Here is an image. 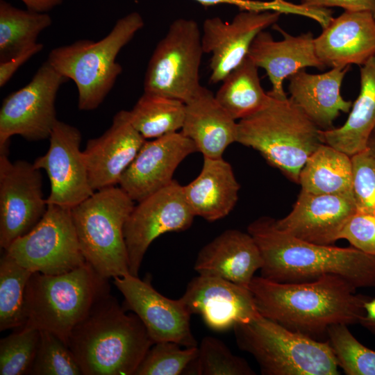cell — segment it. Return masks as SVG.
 Segmentation results:
<instances>
[{
  "instance_id": "3",
  "label": "cell",
  "mask_w": 375,
  "mask_h": 375,
  "mask_svg": "<svg viewBox=\"0 0 375 375\" xmlns=\"http://www.w3.org/2000/svg\"><path fill=\"white\" fill-rule=\"evenodd\" d=\"M154 343L110 293L72 331L67 345L84 375H135Z\"/></svg>"
},
{
  "instance_id": "4",
  "label": "cell",
  "mask_w": 375,
  "mask_h": 375,
  "mask_svg": "<svg viewBox=\"0 0 375 375\" xmlns=\"http://www.w3.org/2000/svg\"><path fill=\"white\" fill-rule=\"evenodd\" d=\"M321 130L290 97L270 96L262 108L238 122L237 142L258 151L299 183L306 160L324 143Z\"/></svg>"
},
{
  "instance_id": "22",
  "label": "cell",
  "mask_w": 375,
  "mask_h": 375,
  "mask_svg": "<svg viewBox=\"0 0 375 375\" xmlns=\"http://www.w3.org/2000/svg\"><path fill=\"white\" fill-rule=\"evenodd\" d=\"M317 57L326 67L362 65L375 54V17L369 12L344 11L331 18L315 38Z\"/></svg>"
},
{
  "instance_id": "37",
  "label": "cell",
  "mask_w": 375,
  "mask_h": 375,
  "mask_svg": "<svg viewBox=\"0 0 375 375\" xmlns=\"http://www.w3.org/2000/svg\"><path fill=\"white\" fill-rule=\"evenodd\" d=\"M174 342L154 343L135 375H179L185 372L198 353V346L181 349Z\"/></svg>"
},
{
  "instance_id": "39",
  "label": "cell",
  "mask_w": 375,
  "mask_h": 375,
  "mask_svg": "<svg viewBox=\"0 0 375 375\" xmlns=\"http://www.w3.org/2000/svg\"><path fill=\"white\" fill-rule=\"evenodd\" d=\"M338 239L347 240L353 247L375 255V215L356 212L347 221Z\"/></svg>"
},
{
  "instance_id": "34",
  "label": "cell",
  "mask_w": 375,
  "mask_h": 375,
  "mask_svg": "<svg viewBox=\"0 0 375 375\" xmlns=\"http://www.w3.org/2000/svg\"><path fill=\"white\" fill-rule=\"evenodd\" d=\"M188 369V374L198 375L255 374L244 358L234 355L222 341L212 336L201 340L197 356Z\"/></svg>"
},
{
  "instance_id": "31",
  "label": "cell",
  "mask_w": 375,
  "mask_h": 375,
  "mask_svg": "<svg viewBox=\"0 0 375 375\" xmlns=\"http://www.w3.org/2000/svg\"><path fill=\"white\" fill-rule=\"evenodd\" d=\"M185 112V103L180 100L144 92L128 115L144 138L155 139L181 130Z\"/></svg>"
},
{
  "instance_id": "5",
  "label": "cell",
  "mask_w": 375,
  "mask_h": 375,
  "mask_svg": "<svg viewBox=\"0 0 375 375\" xmlns=\"http://www.w3.org/2000/svg\"><path fill=\"white\" fill-rule=\"evenodd\" d=\"M109 291L108 279L87 262L60 274L34 272L25 291L24 325L51 332L67 344L74 328Z\"/></svg>"
},
{
  "instance_id": "11",
  "label": "cell",
  "mask_w": 375,
  "mask_h": 375,
  "mask_svg": "<svg viewBox=\"0 0 375 375\" xmlns=\"http://www.w3.org/2000/svg\"><path fill=\"white\" fill-rule=\"evenodd\" d=\"M67 81L46 60L28 84L3 99L0 109V152L8 151L13 135L31 141L49 138L58 121L56 95Z\"/></svg>"
},
{
  "instance_id": "28",
  "label": "cell",
  "mask_w": 375,
  "mask_h": 375,
  "mask_svg": "<svg viewBox=\"0 0 375 375\" xmlns=\"http://www.w3.org/2000/svg\"><path fill=\"white\" fill-rule=\"evenodd\" d=\"M299 183L308 192L353 197L351 156L323 143L306 160Z\"/></svg>"
},
{
  "instance_id": "30",
  "label": "cell",
  "mask_w": 375,
  "mask_h": 375,
  "mask_svg": "<svg viewBox=\"0 0 375 375\" xmlns=\"http://www.w3.org/2000/svg\"><path fill=\"white\" fill-rule=\"evenodd\" d=\"M46 12L22 10L0 1V62L8 60L35 44L39 35L51 26Z\"/></svg>"
},
{
  "instance_id": "10",
  "label": "cell",
  "mask_w": 375,
  "mask_h": 375,
  "mask_svg": "<svg viewBox=\"0 0 375 375\" xmlns=\"http://www.w3.org/2000/svg\"><path fill=\"white\" fill-rule=\"evenodd\" d=\"M5 253L32 272L56 275L86 262L82 253L71 208L49 204L40 219L16 239Z\"/></svg>"
},
{
  "instance_id": "35",
  "label": "cell",
  "mask_w": 375,
  "mask_h": 375,
  "mask_svg": "<svg viewBox=\"0 0 375 375\" xmlns=\"http://www.w3.org/2000/svg\"><path fill=\"white\" fill-rule=\"evenodd\" d=\"M40 330L24 325L0 341V374H29L36 354Z\"/></svg>"
},
{
  "instance_id": "17",
  "label": "cell",
  "mask_w": 375,
  "mask_h": 375,
  "mask_svg": "<svg viewBox=\"0 0 375 375\" xmlns=\"http://www.w3.org/2000/svg\"><path fill=\"white\" fill-rule=\"evenodd\" d=\"M181 298L192 314L199 315L216 331L233 328L260 315L248 288L217 276L199 274L188 283Z\"/></svg>"
},
{
  "instance_id": "25",
  "label": "cell",
  "mask_w": 375,
  "mask_h": 375,
  "mask_svg": "<svg viewBox=\"0 0 375 375\" xmlns=\"http://www.w3.org/2000/svg\"><path fill=\"white\" fill-rule=\"evenodd\" d=\"M349 67H333L319 74L303 69L288 78L290 98L322 130L334 128L335 119L341 112H349L352 107L353 103L340 94Z\"/></svg>"
},
{
  "instance_id": "20",
  "label": "cell",
  "mask_w": 375,
  "mask_h": 375,
  "mask_svg": "<svg viewBox=\"0 0 375 375\" xmlns=\"http://www.w3.org/2000/svg\"><path fill=\"white\" fill-rule=\"evenodd\" d=\"M145 140L130 122L128 110L116 113L109 128L101 136L89 140L83 151L93 190L118 184Z\"/></svg>"
},
{
  "instance_id": "33",
  "label": "cell",
  "mask_w": 375,
  "mask_h": 375,
  "mask_svg": "<svg viewBox=\"0 0 375 375\" xmlns=\"http://www.w3.org/2000/svg\"><path fill=\"white\" fill-rule=\"evenodd\" d=\"M328 342L338 367L347 375H375V351L360 343L348 325L336 324L327 329Z\"/></svg>"
},
{
  "instance_id": "36",
  "label": "cell",
  "mask_w": 375,
  "mask_h": 375,
  "mask_svg": "<svg viewBox=\"0 0 375 375\" xmlns=\"http://www.w3.org/2000/svg\"><path fill=\"white\" fill-rule=\"evenodd\" d=\"M29 374H83L68 345L56 335L45 330H40L37 351Z\"/></svg>"
},
{
  "instance_id": "29",
  "label": "cell",
  "mask_w": 375,
  "mask_h": 375,
  "mask_svg": "<svg viewBox=\"0 0 375 375\" xmlns=\"http://www.w3.org/2000/svg\"><path fill=\"white\" fill-rule=\"evenodd\" d=\"M222 83L215 95V99L235 120L256 113L270 98L262 88L258 67L247 56Z\"/></svg>"
},
{
  "instance_id": "24",
  "label": "cell",
  "mask_w": 375,
  "mask_h": 375,
  "mask_svg": "<svg viewBox=\"0 0 375 375\" xmlns=\"http://www.w3.org/2000/svg\"><path fill=\"white\" fill-rule=\"evenodd\" d=\"M181 131L194 142L203 158H219L231 144L237 142L238 122L218 103L215 94L201 85L185 103Z\"/></svg>"
},
{
  "instance_id": "6",
  "label": "cell",
  "mask_w": 375,
  "mask_h": 375,
  "mask_svg": "<svg viewBox=\"0 0 375 375\" xmlns=\"http://www.w3.org/2000/svg\"><path fill=\"white\" fill-rule=\"evenodd\" d=\"M144 25L142 15L132 12L99 41L80 40L49 52L47 61L76 84L80 110H93L101 104L122 72L118 53Z\"/></svg>"
},
{
  "instance_id": "15",
  "label": "cell",
  "mask_w": 375,
  "mask_h": 375,
  "mask_svg": "<svg viewBox=\"0 0 375 375\" xmlns=\"http://www.w3.org/2000/svg\"><path fill=\"white\" fill-rule=\"evenodd\" d=\"M81 139L77 128L58 120L49 137L48 151L35 160L34 165L44 169L50 181L47 205L72 208L94 194L80 149Z\"/></svg>"
},
{
  "instance_id": "16",
  "label": "cell",
  "mask_w": 375,
  "mask_h": 375,
  "mask_svg": "<svg viewBox=\"0 0 375 375\" xmlns=\"http://www.w3.org/2000/svg\"><path fill=\"white\" fill-rule=\"evenodd\" d=\"M281 12L244 10L231 22L220 17L206 19L202 26L201 43L204 53H210L209 82L217 83L247 57L256 35L276 24Z\"/></svg>"
},
{
  "instance_id": "12",
  "label": "cell",
  "mask_w": 375,
  "mask_h": 375,
  "mask_svg": "<svg viewBox=\"0 0 375 375\" xmlns=\"http://www.w3.org/2000/svg\"><path fill=\"white\" fill-rule=\"evenodd\" d=\"M138 203L124 228L129 272L135 276H138L144 254L155 239L188 229L195 217L185 199L183 185L176 180Z\"/></svg>"
},
{
  "instance_id": "46",
  "label": "cell",
  "mask_w": 375,
  "mask_h": 375,
  "mask_svg": "<svg viewBox=\"0 0 375 375\" xmlns=\"http://www.w3.org/2000/svg\"><path fill=\"white\" fill-rule=\"evenodd\" d=\"M275 1L279 3H284V1L283 0H274Z\"/></svg>"
},
{
  "instance_id": "43",
  "label": "cell",
  "mask_w": 375,
  "mask_h": 375,
  "mask_svg": "<svg viewBox=\"0 0 375 375\" xmlns=\"http://www.w3.org/2000/svg\"><path fill=\"white\" fill-rule=\"evenodd\" d=\"M365 315L359 324L375 336V298H369L365 303Z\"/></svg>"
},
{
  "instance_id": "23",
  "label": "cell",
  "mask_w": 375,
  "mask_h": 375,
  "mask_svg": "<svg viewBox=\"0 0 375 375\" xmlns=\"http://www.w3.org/2000/svg\"><path fill=\"white\" fill-rule=\"evenodd\" d=\"M263 259L252 236L247 232L228 229L199 252L194 268L199 274L217 276L249 288Z\"/></svg>"
},
{
  "instance_id": "26",
  "label": "cell",
  "mask_w": 375,
  "mask_h": 375,
  "mask_svg": "<svg viewBox=\"0 0 375 375\" xmlns=\"http://www.w3.org/2000/svg\"><path fill=\"white\" fill-rule=\"evenodd\" d=\"M240 188L229 162L223 158H203L199 174L183 185V192L195 217L214 222L232 211L238 200Z\"/></svg>"
},
{
  "instance_id": "40",
  "label": "cell",
  "mask_w": 375,
  "mask_h": 375,
  "mask_svg": "<svg viewBox=\"0 0 375 375\" xmlns=\"http://www.w3.org/2000/svg\"><path fill=\"white\" fill-rule=\"evenodd\" d=\"M301 6L313 9L339 7L349 12L375 13V0H300Z\"/></svg>"
},
{
  "instance_id": "18",
  "label": "cell",
  "mask_w": 375,
  "mask_h": 375,
  "mask_svg": "<svg viewBox=\"0 0 375 375\" xmlns=\"http://www.w3.org/2000/svg\"><path fill=\"white\" fill-rule=\"evenodd\" d=\"M196 151L194 142L181 131L146 141L118 184L139 202L168 185L179 164Z\"/></svg>"
},
{
  "instance_id": "42",
  "label": "cell",
  "mask_w": 375,
  "mask_h": 375,
  "mask_svg": "<svg viewBox=\"0 0 375 375\" xmlns=\"http://www.w3.org/2000/svg\"><path fill=\"white\" fill-rule=\"evenodd\" d=\"M204 7L217 5H231L244 10L264 11L268 9V2H260L250 0H193Z\"/></svg>"
},
{
  "instance_id": "45",
  "label": "cell",
  "mask_w": 375,
  "mask_h": 375,
  "mask_svg": "<svg viewBox=\"0 0 375 375\" xmlns=\"http://www.w3.org/2000/svg\"><path fill=\"white\" fill-rule=\"evenodd\" d=\"M366 149L375 158V127L370 133L366 144Z\"/></svg>"
},
{
  "instance_id": "8",
  "label": "cell",
  "mask_w": 375,
  "mask_h": 375,
  "mask_svg": "<svg viewBox=\"0 0 375 375\" xmlns=\"http://www.w3.org/2000/svg\"><path fill=\"white\" fill-rule=\"evenodd\" d=\"M134 206L120 187L111 186L71 208L82 253L106 279L130 274L124 228Z\"/></svg>"
},
{
  "instance_id": "44",
  "label": "cell",
  "mask_w": 375,
  "mask_h": 375,
  "mask_svg": "<svg viewBox=\"0 0 375 375\" xmlns=\"http://www.w3.org/2000/svg\"><path fill=\"white\" fill-rule=\"evenodd\" d=\"M29 10L46 12L60 5L65 0H21Z\"/></svg>"
},
{
  "instance_id": "32",
  "label": "cell",
  "mask_w": 375,
  "mask_h": 375,
  "mask_svg": "<svg viewBox=\"0 0 375 375\" xmlns=\"http://www.w3.org/2000/svg\"><path fill=\"white\" fill-rule=\"evenodd\" d=\"M33 272L4 253L0 260V331L21 328L26 322L25 291Z\"/></svg>"
},
{
  "instance_id": "27",
  "label": "cell",
  "mask_w": 375,
  "mask_h": 375,
  "mask_svg": "<svg viewBox=\"0 0 375 375\" xmlns=\"http://www.w3.org/2000/svg\"><path fill=\"white\" fill-rule=\"evenodd\" d=\"M375 127V54L360 66V92L345 123L321 130L324 143L349 156L366 149L368 137Z\"/></svg>"
},
{
  "instance_id": "14",
  "label": "cell",
  "mask_w": 375,
  "mask_h": 375,
  "mask_svg": "<svg viewBox=\"0 0 375 375\" xmlns=\"http://www.w3.org/2000/svg\"><path fill=\"white\" fill-rule=\"evenodd\" d=\"M122 294L124 307L142 321L153 343L174 342L182 347H197L190 328L192 313L181 298L169 299L158 292L149 278L127 274L113 278Z\"/></svg>"
},
{
  "instance_id": "2",
  "label": "cell",
  "mask_w": 375,
  "mask_h": 375,
  "mask_svg": "<svg viewBox=\"0 0 375 375\" xmlns=\"http://www.w3.org/2000/svg\"><path fill=\"white\" fill-rule=\"evenodd\" d=\"M247 232L261 253V276L283 283L312 281L338 275L357 289L375 288V255L355 247H338L308 242L278 229L275 219L262 216Z\"/></svg>"
},
{
  "instance_id": "38",
  "label": "cell",
  "mask_w": 375,
  "mask_h": 375,
  "mask_svg": "<svg viewBox=\"0 0 375 375\" xmlns=\"http://www.w3.org/2000/svg\"><path fill=\"white\" fill-rule=\"evenodd\" d=\"M351 158L356 210L375 215V158L367 149Z\"/></svg>"
},
{
  "instance_id": "19",
  "label": "cell",
  "mask_w": 375,
  "mask_h": 375,
  "mask_svg": "<svg viewBox=\"0 0 375 375\" xmlns=\"http://www.w3.org/2000/svg\"><path fill=\"white\" fill-rule=\"evenodd\" d=\"M353 197L320 194L301 190L290 212L275 219L276 227L298 239L333 245L355 212Z\"/></svg>"
},
{
  "instance_id": "7",
  "label": "cell",
  "mask_w": 375,
  "mask_h": 375,
  "mask_svg": "<svg viewBox=\"0 0 375 375\" xmlns=\"http://www.w3.org/2000/svg\"><path fill=\"white\" fill-rule=\"evenodd\" d=\"M238 347L250 353L263 375H338L327 340L291 331L261 315L234 326Z\"/></svg>"
},
{
  "instance_id": "47",
  "label": "cell",
  "mask_w": 375,
  "mask_h": 375,
  "mask_svg": "<svg viewBox=\"0 0 375 375\" xmlns=\"http://www.w3.org/2000/svg\"><path fill=\"white\" fill-rule=\"evenodd\" d=\"M374 17H375V13H374Z\"/></svg>"
},
{
  "instance_id": "41",
  "label": "cell",
  "mask_w": 375,
  "mask_h": 375,
  "mask_svg": "<svg viewBox=\"0 0 375 375\" xmlns=\"http://www.w3.org/2000/svg\"><path fill=\"white\" fill-rule=\"evenodd\" d=\"M43 48L42 44L37 42L15 57L0 62V87H4L17 69L34 55L40 52Z\"/></svg>"
},
{
  "instance_id": "9",
  "label": "cell",
  "mask_w": 375,
  "mask_h": 375,
  "mask_svg": "<svg viewBox=\"0 0 375 375\" xmlns=\"http://www.w3.org/2000/svg\"><path fill=\"white\" fill-rule=\"evenodd\" d=\"M203 53L201 31L196 21L174 20L148 62L144 92L187 103L201 86L199 68Z\"/></svg>"
},
{
  "instance_id": "13",
  "label": "cell",
  "mask_w": 375,
  "mask_h": 375,
  "mask_svg": "<svg viewBox=\"0 0 375 375\" xmlns=\"http://www.w3.org/2000/svg\"><path fill=\"white\" fill-rule=\"evenodd\" d=\"M47 208L40 169L25 160L12 162L0 152V247L4 251L40 221Z\"/></svg>"
},
{
  "instance_id": "21",
  "label": "cell",
  "mask_w": 375,
  "mask_h": 375,
  "mask_svg": "<svg viewBox=\"0 0 375 375\" xmlns=\"http://www.w3.org/2000/svg\"><path fill=\"white\" fill-rule=\"evenodd\" d=\"M274 28L283 36L280 41L262 31L253 40L247 57L259 68L265 70L272 84L268 94L284 99L287 95L283 82L291 75L308 67L324 69L326 65L319 59L315 47V38L311 32L294 36L278 25Z\"/></svg>"
},
{
  "instance_id": "1",
  "label": "cell",
  "mask_w": 375,
  "mask_h": 375,
  "mask_svg": "<svg viewBox=\"0 0 375 375\" xmlns=\"http://www.w3.org/2000/svg\"><path fill=\"white\" fill-rule=\"evenodd\" d=\"M259 313L291 331L326 341L328 328L359 324L369 297L338 275L301 283H277L255 276L249 283Z\"/></svg>"
}]
</instances>
